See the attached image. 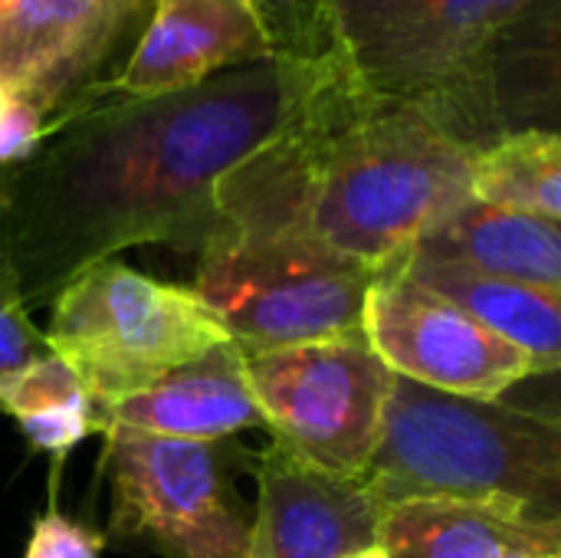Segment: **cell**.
Here are the masks:
<instances>
[{"label": "cell", "instance_id": "17", "mask_svg": "<svg viewBox=\"0 0 561 558\" xmlns=\"http://www.w3.org/2000/svg\"><path fill=\"white\" fill-rule=\"evenodd\" d=\"M470 194L490 207L561 217V138L556 128H519L473 151Z\"/></svg>", "mask_w": 561, "mask_h": 558}, {"label": "cell", "instance_id": "16", "mask_svg": "<svg viewBox=\"0 0 561 558\" xmlns=\"http://www.w3.org/2000/svg\"><path fill=\"white\" fill-rule=\"evenodd\" d=\"M404 273L447 299L460 312H467L483 329L523 349L536 358L549 375L561 365V293H549L539 286H526L516 280L477 273L454 263H437L404 253Z\"/></svg>", "mask_w": 561, "mask_h": 558}, {"label": "cell", "instance_id": "12", "mask_svg": "<svg viewBox=\"0 0 561 558\" xmlns=\"http://www.w3.org/2000/svg\"><path fill=\"white\" fill-rule=\"evenodd\" d=\"M270 56L279 53L253 0H154L122 69L102 86L118 95H164Z\"/></svg>", "mask_w": 561, "mask_h": 558}, {"label": "cell", "instance_id": "25", "mask_svg": "<svg viewBox=\"0 0 561 558\" xmlns=\"http://www.w3.org/2000/svg\"><path fill=\"white\" fill-rule=\"evenodd\" d=\"M253 3H256V0H253Z\"/></svg>", "mask_w": 561, "mask_h": 558}, {"label": "cell", "instance_id": "6", "mask_svg": "<svg viewBox=\"0 0 561 558\" xmlns=\"http://www.w3.org/2000/svg\"><path fill=\"white\" fill-rule=\"evenodd\" d=\"M99 474L112 490L108 536L161 558H247L253 506L237 474L253 457L233 441H174L102 431Z\"/></svg>", "mask_w": 561, "mask_h": 558}, {"label": "cell", "instance_id": "19", "mask_svg": "<svg viewBox=\"0 0 561 558\" xmlns=\"http://www.w3.org/2000/svg\"><path fill=\"white\" fill-rule=\"evenodd\" d=\"M279 56L316 59L329 56L322 39L319 0H256Z\"/></svg>", "mask_w": 561, "mask_h": 558}, {"label": "cell", "instance_id": "11", "mask_svg": "<svg viewBox=\"0 0 561 558\" xmlns=\"http://www.w3.org/2000/svg\"><path fill=\"white\" fill-rule=\"evenodd\" d=\"M253 470L260 493L247 558H348L378 549L385 506L365 477L325 474L276 441Z\"/></svg>", "mask_w": 561, "mask_h": 558}, {"label": "cell", "instance_id": "22", "mask_svg": "<svg viewBox=\"0 0 561 558\" xmlns=\"http://www.w3.org/2000/svg\"><path fill=\"white\" fill-rule=\"evenodd\" d=\"M46 132V122L20 99L0 92V164L23 158Z\"/></svg>", "mask_w": 561, "mask_h": 558}, {"label": "cell", "instance_id": "24", "mask_svg": "<svg viewBox=\"0 0 561 558\" xmlns=\"http://www.w3.org/2000/svg\"><path fill=\"white\" fill-rule=\"evenodd\" d=\"M516 558H561V556H516Z\"/></svg>", "mask_w": 561, "mask_h": 558}, {"label": "cell", "instance_id": "5", "mask_svg": "<svg viewBox=\"0 0 561 558\" xmlns=\"http://www.w3.org/2000/svg\"><path fill=\"white\" fill-rule=\"evenodd\" d=\"M49 306L46 345L76 372L92 405L138 395L230 342L191 286L145 276L118 260L82 270Z\"/></svg>", "mask_w": 561, "mask_h": 558}, {"label": "cell", "instance_id": "14", "mask_svg": "<svg viewBox=\"0 0 561 558\" xmlns=\"http://www.w3.org/2000/svg\"><path fill=\"white\" fill-rule=\"evenodd\" d=\"M378 549L388 558L561 556V520L500 500L424 497L385 506Z\"/></svg>", "mask_w": 561, "mask_h": 558}, {"label": "cell", "instance_id": "13", "mask_svg": "<svg viewBox=\"0 0 561 558\" xmlns=\"http://www.w3.org/2000/svg\"><path fill=\"white\" fill-rule=\"evenodd\" d=\"M108 428L174 441H227L237 431H266V421L247 385L243 352L224 342L138 395L92 405V434Z\"/></svg>", "mask_w": 561, "mask_h": 558}, {"label": "cell", "instance_id": "15", "mask_svg": "<svg viewBox=\"0 0 561 558\" xmlns=\"http://www.w3.org/2000/svg\"><path fill=\"white\" fill-rule=\"evenodd\" d=\"M411 253L561 293L559 224L519 210L490 207L473 197L427 227L411 243Z\"/></svg>", "mask_w": 561, "mask_h": 558}, {"label": "cell", "instance_id": "1", "mask_svg": "<svg viewBox=\"0 0 561 558\" xmlns=\"http://www.w3.org/2000/svg\"><path fill=\"white\" fill-rule=\"evenodd\" d=\"M332 56H270L164 92L102 82L16 161L0 164V257L26 309L82 270L145 243L201 253L227 234L217 184L335 76Z\"/></svg>", "mask_w": 561, "mask_h": 558}, {"label": "cell", "instance_id": "21", "mask_svg": "<svg viewBox=\"0 0 561 558\" xmlns=\"http://www.w3.org/2000/svg\"><path fill=\"white\" fill-rule=\"evenodd\" d=\"M102 546H105V536L66 516L49 497L46 513L33 520V533H30L23 558H99Z\"/></svg>", "mask_w": 561, "mask_h": 558}, {"label": "cell", "instance_id": "20", "mask_svg": "<svg viewBox=\"0 0 561 558\" xmlns=\"http://www.w3.org/2000/svg\"><path fill=\"white\" fill-rule=\"evenodd\" d=\"M43 355H49L46 335L30 319V309L16 289V276L0 257V372H13Z\"/></svg>", "mask_w": 561, "mask_h": 558}, {"label": "cell", "instance_id": "10", "mask_svg": "<svg viewBox=\"0 0 561 558\" xmlns=\"http://www.w3.org/2000/svg\"><path fill=\"white\" fill-rule=\"evenodd\" d=\"M154 0H0V92L46 128L82 102L135 43Z\"/></svg>", "mask_w": 561, "mask_h": 558}, {"label": "cell", "instance_id": "7", "mask_svg": "<svg viewBox=\"0 0 561 558\" xmlns=\"http://www.w3.org/2000/svg\"><path fill=\"white\" fill-rule=\"evenodd\" d=\"M243 368L279 447L325 474L365 477L394 382L365 329L293 349L243 352Z\"/></svg>", "mask_w": 561, "mask_h": 558}, {"label": "cell", "instance_id": "18", "mask_svg": "<svg viewBox=\"0 0 561 558\" xmlns=\"http://www.w3.org/2000/svg\"><path fill=\"white\" fill-rule=\"evenodd\" d=\"M0 414L13 418L33 451L59 460L92 434V401L59 355L0 372Z\"/></svg>", "mask_w": 561, "mask_h": 558}, {"label": "cell", "instance_id": "23", "mask_svg": "<svg viewBox=\"0 0 561 558\" xmlns=\"http://www.w3.org/2000/svg\"><path fill=\"white\" fill-rule=\"evenodd\" d=\"M348 558H388L381 549H368V553H358V556H348Z\"/></svg>", "mask_w": 561, "mask_h": 558}, {"label": "cell", "instance_id": "4", "mask_svg": "<svg viewBox=\"0 0 561 558\" xmlns=\"http://www.w3.org/2000/svg\"><path fill=\"white\" fill-rule=\"evenodd\" d=\"M365 483L381 506L457 497L561 520V428L556 418L394 375Z\"/></svg>", "mask_w": 561, "mask_h": 558}, {"label": "cell", "instance_id": "2", "mask_svg": "<svg viewBox=\"0 0 561 558\" xmlns=\"http://www.w3.org/2000/svg\"><path fill=\"white\" fill-rule=\"evenodd\" d=\"M473 151L421 109L342 72L217 184L227 237L381 270L467 204Z\"/></svg>", "mask_w": 561, "mask_h": 558}, {"label": "cell", "instance_id": "9", "mask_svg": "<svg viewBox=\"0 0 561 558\" xmlns=\"http://www.w3.org/2000/svg\"><path fill=\"white\" fill-rule=\"evenodd\" d=\"M404 253L375 273L362 319L371 349L394 375L483 401H500L519 382L549 375L523 349L417 286L404 273Z\"/></svg>", "mask_w": 561, "mask_h": 558}, {"label": "cell", "instance_id": "3", "mask_svg": "<svg viewBox=\"0 0 561 558\" xmlns=\"http://www.w3.org/2000/svg\"><path fill=\"white\" fill-rule=\"evenodd\" d=\"M325 53L362 92L421 109L470 151L559 99L556 0H319Z\"/></svg>", "mask_w": 561, "mask_h": 558}, {"label": "cell", "instance_id": "8", "mask_svg": "<svg viewBox=\"0 0 561 558\" xmlns=\"http://www.w3.org/2000/svg\"><path fill=\"white\" fill-rule=\"evenodd\" d=\"M378 270L217 237L197 253L194 293L240 352H273L365 329Z\"/></svg>", "mask_w": 561, "mask_h": 558}]
</instances>
